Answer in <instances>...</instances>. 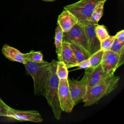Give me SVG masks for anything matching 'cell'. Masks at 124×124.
Wrapping results in <instances>:
<instances>
[{
    "label": "cell",
    "instance_id": "cell-1",
    "mask_svg": "<svg viewBox=\"0 0 124 124\" xmlns=\"http://www.w3.org/2000/svg\"><path fill=\"white\" fill-rule=\"evenodd\" d=\"M57 61L53 60L50 62L49 71L44 90V95L48 105L51 107L55 118L59 120L62 110L58 98V87L60 79L56 74Z\"/></svg>",
    "mask_w": 124,
    "mask_h": 124
},
{
    "label": "cell",
    "instance_id": "cell-2",
    "mask_svg": "<svg viewBox=\"0 0 124 124\" xmlns=\"http://www.w3.org/2000/svg\"><path fill=\"white\" fill-rule=\"evenodd\" d=\"M119 79V77L113 74L89 89L82 100L84 103V106L97 104L102 98L109 94L117 87Z\"/></svg>",
    "mask_w": 124,
    "mask_h": 124
},
{
    "label": "cell",
    "instance_id": "cell-3",
    "mask_svg": "<svg viewBox=\"0 0 124 124\" xmlns=\"http://www.w3.org/2000/svg\"><path fill=\"white\" fill-rule=\"evenodd\" d=\"M23 64L27 74L32 78L34 95L44 96L45 86L48 76L50 62L44 61L42 62L36 63L25 60Z\"/></svg>",
    "mask_w": 124,
    "mask_h": 124
},
{
    "label": "cell",
    "instance_id": "cell-4",
    "mask_svg": "<svg viewBox=\"0 0 124 124\" xmlns=\"http://www.w3.org/2000/svg\"><path fill=\"white\" fill-rule=\"evenodd\" d=\"M107 0H80L74 3L66 5L64 9L75 16L79 23L90 21L91 16L96 5L100 1Z\"/></svg>",
    "mask_w": 124,
    "mask_h": 124
},
{
    "label": "cell",
    "instance_id": "cell-5",
    "mask_svg": "<svg viewBox=\"0 0 124 124\" xmlns=\"http://www.w3.org/2000/svg\"><path fill=\"white\" fill-rule=\"evenodd\" d=\"M62 42L72 43L78 45L90 56L86 35L82 26L78 22L68 31L63 32Z\"/></svg>",
    "mask_w": 124,
    "mask_h": 124
},
{
    "label": "cell",
    "instance_id": "cell-6",
    "mask_svg": "<svg viewBox=\"0 0 124 124\" xmlns=\"http://www.w3.org/2000/svg\"><path fill=\"white\" fill-rule=\"evenodd\" d=\"M124 62V52L119 54L109 50L104 52L101 65L105 73L112 75Z\"/></svg>",
    "mask_w": 124,
    "mask_h": 124
},
{
    "label": "cell",
    "instance_id": "cell-7",
    "mask_svg": "<svg viewBox=\"0 0 124 124\" xmlns=\"http://www.w3.org/2000/svg\"><path fill=\"white\" fill-rule=\"evenodd\" d=\"M58 98L62 111L71 112L75 104L71 97L67 79H60L58 87Z\"/></svg>",
    "mask_w": 124,
    "mask_h": 124
},
{
    "label": "cell",
    "instance_id": "cell-8",
    "mask_svg": "<svg viewBox=\"0 0 124 124\" xmlns=\"http://www.w3.org/2000/svg\"><path fill=\"white\" fill-rule=\"evenodd\" d=\"M69 89L71 97L76 105L83 100L87 91V81L85 75L80 80L67 78Z\"/></svg>",
    "mask_w": 124,
    "mask_h": 124
},
{
    "label": "cell",
    "instance_id": "cell-9",
    "mask_svg": "<svg viewBox=\"0 0 124 124\" xmlns=\"http://www.w3.org/2000/svg\"><path fill=\"white\" fill-rule=\"evenodd\" d=\"M84 30L87 41L90 56L101 49L100 42L97 37L95 32V26L90 21L79 23Z\"/></svg>",
    "mask_w": 124,
    "mask_h": 124
},
{
    "label": "cell",
    "instance_id": "cell-10",
    "mask_svg": "<svg viewBox=\"0 0 124 124\" xmlns=\"http://www.w3.org/2000/svg\"><path fill=\"white\" fill-rule=\"evenodd\" d=\"M7 117L21 122L30 121L41 123L43 121V118L38 111L20 110L10 107L9 108Z\"/></svg>",
    "mask_w": 124,
    "mask_h": 124
},
{
    "label": "cell",
    "instance_id": "cell-11",
    "mask_svg": "<svg viewBox=\"0 0 124 124\" xmlns=\"http://www.w3.org/2000/svg\"><path fill=\"white\" fill-rule=\"evenodd\" d=\"M85 69L84 75L87 81V90L108 77L113 75H110L105 73L103 71L101 64L95 68L90 67Z\"/></svg>",
    "mask_w": 124,
    "mask_h": 124
},
{
    "label": "cell",
    "instance_id": "cell-12",
    "mask_svg": "<svg viewBox=\"0 0 124 124\" xmlns=\"http://www.w3.org/2000/svg\"><path fill=\"white\" fill-rule=\"evenodd\" d=\"M78 22L77 17L68 10L64 9L58 16L57 24L63 32L68 31Z\"/></svg>",
    "mask_w": 124,
    "mask_h": 124
},
{
    "label": "cell",
    "instance_id": "cell-13",
    "mask_svg": "<svg viewBox=\"0 0 124 124\" xmlns=\"http://www.w3.org/2000/svg\"><path fill=\"white\" fill-rule=\"evenodd\" d=\"M61 56L62 62L68 69L76 67L78 62L69 43L62 42Z\"/></svg>",
    "mask_w": 124,
    "mask_h": 124
},
{
    "label": "cell",
    "instance_id": "cell-14",
    "mask_svg": "<svg viewBox=\"0 0 124 124\" xmlns=\"http://www.w3.org/2000/svg\"><path fill=\"white\" fill-rule=\"evenodd\" d=\"M2 53L9 60L23 63L25 61V55L19 50L7 44H4L1 49Z\"/></svg>",
    "mask_w": 124,
    "mask_h": 124
},
{
    "label": "cell",
    "instance_id": "cell-15",
    "mask_svg": "<svg viewBox=\"0 0 124 124\" xmlns=\"http://www.w3.org/2000/svg\"><path fill=\"white\" fill-rule=\"evenodd\" d=\"M62 36L63 31L60 26L57 24V26L55 29L54 44L56 47V52L57 55L58 61H62L61 52L62 45Z\"/></svg>",
    "mask_w": 124,
    "mask_h": 124
},
{
    "label": "cell",
    "instance_id": "cell-16",
    "mask_svg": "<svg viewBox=\"0 0 124 124\" xmlns=\"http://www.w3.org/2000/svg\"><path fill=\"white\" fill-rule=\"evenodd\" d=\"M106 1L103 0L99 2L95 7L94 9L91 16L90 21L94 25H97L103 14V9Z\"/></svg>",
    "mask_w": 124,
    "mask_h": 124
},
{
    "label": "cell",
    "instance_id": "cell-17",
    "mask_svg": "<svg viewBox=\"0 0 124 124\" xmlns=\"http://www.w3.org/2000/svg\"><path fill=\"white\" fill-rule=\"evenodd\" d=\"M69 43L70 44V46L75 56L78 63L90 58V56L80 46L72 43Z\"/></svg>",
    "mask_w": 124,
    "mask_h": 124
},
{
    "label": "cell",
    "instance_id": "cell-18",
    "mask_svg": "<svg viewBox=\"0 0 124 124\" xmlns=\"http://www.w3.org/2000/svg\"><path fill=\"white\" fill-rule=\"evenodd\" d=\"M25 61H28L33 62L40 63L44 61L43 55L41 51L31 50L29 52L24 53Z\"/></svg>",
    "mask_w": 124,
    "mask_h": 124
},
{
    "label": "cell",
    "instance_id": "cell-19",
    "mask_svg": "<svg viewBox=\"0 0 124 124\" xmlns=\"http://www.w3.org/2000/svg\"><path fill=\"white\" fill-rule=\"evenodd\" d=\"M104 52L102 49H100L90 57L89 59L91 67L95 68L101 64Z\"/></svg>",
    "mask_w": 124,
    "mask_h": 124
},
{
    "label": "cell",
    "instance_id": "cell-20",
    "mask_svg": "<svg viewBox=\"0 0 124 124\" xmlns=\"http://www.w3.org/2000/svg\"><path fill=\"white\" fill-rule=\"evenodd\" d=\"M56 74L60 79L68 78V68L62 61H57Z\"/></svg>",
    "mask_w": 124,
    "mask_h": 124
},
{
    "label": "cell",
    "instance_id": "cell-21",
    "mask_svg": "<svg viewBox=\"0 0 124 124\" xmlns=\"http://www.w3.org/2000/svg\"><path fill=\"white\" fill-rule=\"evenodd\" d=\"M95 32L100 42L102 41L109 36L106 27L103 25H96L95 26Z\"/></svg>",
    "mask_w": 124,
    "mask_h": 124
},
{
    "label": "cell",
    "instance_id": "cell-22",
    "mask_svg": "<svg viewBox=\"0 0 124 124\" xmlns=\"http://www.w3.org/2000/svg\"><path fill=\"white\" fill-rule=\"evenodd\" d=\"M110 50L119 54L124 52V42H120L115 38Z\"/></svg>",
    "mask_w": 124,
    "mask_h": 124
},
{
    "label": "cell",
    "instance_id": "cell-23",
    "mask_svg": "<svg viewBox=\"0 0 124 124\" xmlns=\"http://www.w3.org/2000/svg\"><path fill=\"white\" fill-rule=\"evenodd\" d=\"M115 35L110 36L104 39L102 41L100 42V47L104 51L110 50L112 43L115 39Z\"/></svg>",
    "mask_w": 124,
    "mask_h": 124
},
{
    "label": "cell",
    "instance_id": "cell-24",
    "mask_svg": "<svg viewBox=\"0 0 124 124\" xmlns=\"http://www.w3.org/2000/svg\"><path fill=\"white\" fill-rule=\"evenodd\" d=\"M9 108L0 97V116L7 117Z\"/></svg>",
    "mask_w": 124,
    "mask_h": 124
},
{
    "label": "cell",
    "instance_id": "cell-25",
    "mask_svg": "<svg viewBox=\"0 0 124 124\" xmlns=\"http://www.w3.org/2000/svg\"><path fill=\"white\" fill-rule=\"evenodd\" d=\"M76 67H78V69H86L90 67V63L89 62V59H87L84 61H82L79 62H78Z\"/></svg>",
    "mask_w": 124,
    "mask_h": 124
},
{
    "label": "cell",
    "instance_id": "cell-26",
    "mask_svg": "<svg viewBox=\"0 0 124 124\" xmlns=\"http://www.w3.org/2000/svg\"><path fill=\"white\" fill-rule=\"evenodd\" d=\"M115 38L120 42H124V30H122L115 35Z\"/></svg>",
    "mask_w": 124,
    "mask_h": 124
},
{
    "label": "cell",
    "instance_id": "cell-27",
    "mask_svg": "<svg viewBox=\"0 0 124 124\" xmlns=\"http://www.w3.org/2000/svg\"><path fill=\"white\" fill-rule=\"evenodd\" d=\"M44 0L45 1H55V0Z\"/></svg>",
    "mask_w": 124,
    "mask_h": 124
}]
</instances>
